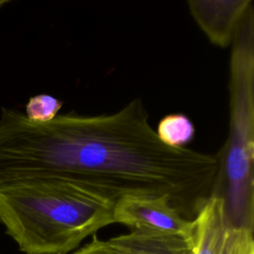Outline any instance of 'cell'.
<instances>
[{"label":"cell","instance_id":"8992f818","mask_svg":"<svg viewBox=\"0 0 254 254\" xmlns=\"http://www.w3.org/2000/svg\"><path fill=\"white\" fill-rule=\"evenodd\" d=\"M190 13L208 41L219 48L231 46L251 0H190Z\"/></svg>","mask_w":254,"mask_h":254},{"label":"cell","instance_id":"5b68a950","mask_svg":"<svg viewBox=\"0 0 254 254\" xmlns=\"http://www.w3.org/2000/svg\"><path fill=\"white\" fill-rule=\"evenodd\" d=\"M113 220L131 229L144 228L192 235L194 221L185 218L167 195L125 194L117 198Z\"/></svg>","mask_w":254,"mask_h":254},{"label":"cell","instance_id":"8fae6325","mask_svg":"<svg viewBox=\"0 0 254 254\" xmlns=\"http://www.w3.org/2000/svg\"><path fill=\"white\" fill-rule=\"evenodd\" d=\"M4 3H5V1H4V2H3V1H0V5H3Z\"/></svg>","mask_w":254,"mask_h":254},{"label":"cell","instance_id":"3957f363","mask_svg":"<svg viewBox=\"0 0 254 254\" xmlns=\"http://www.w3.org/2000/svg\"><path fill=\"white\" fill-rule=\"evenodd\" d=\"M229 131L219 150L220 169L212 194L222 198L236 228L254 226V8L246 12L231 44Z\"/></svg>","mask_w":254,"mask_h":254},{"label":"cell","instance_id":"6da1fadb","mask_svg":"<svg viewBox=\"0 0 254 254\" xmlns=\"http://www.w3.org/2000/svg\"><path fill=\"white\" fill-rule=\"evenodd\" d=\"M219 151L206 154L163 144L141 98L101 115L58 114L46 123L2 108L0 183L25 178H64L117 200L125 194L167 195L192 220L212 195Z\"/></svg>","mask_w":254,"mask_h":254},{"label":"cell","instance_id":"7a4b0ae2","mask_svg":"<svg viewBox=\"0 0 254 254\" xmlns=\"http://www.w3.org/2000/svg\"><path fill=\"white\" fill-rule=\"evenodd\" d=\"M108 194L57 177L0 183V223L25 254H67L114 223Z\"/></svg>","mask_w":254,"mask_h":254},{"label":"cell","instance_id":"277c9868","mask_svg":"<svg viewBox=\"0 0 254 254\" xmlns=\"http://www.w3.org/2000/svg\"><path fill=\"white\" fill-rule=\"evenodd\" d=\"M193 221V254H254L253 231L231 225L218 195L208 197Z\"/></svg>","mask_w":254,"mask_h":254},{"label":"cell","instance_id":"52a82bcc","mask_svg":"<svg viewBox=\"0 0 254 254\" xmlns=\"http://www.w3.org/2000/svg\"><path fill=\"white\" fill-rule=\"evenodd\" d=\"M107 243L121 254H193L194 233L184 235L152 229H131Z\"/></svg>","mask_w":254,"mask_h":254},{"label":"cell","instance_id":"ba28073f","mask_svg":"<svg viewBox=\"0 0 254 254\" xmlns=\"http://www.w3.org/2000/svg\"><path fill=\"white\" fill-rule=\"evenodd\" d=\"M194 125L184 113H173L164 116L157 127L159 140L172 148H186L194 138Z\"/></svg>","mask_w":254,"mask_h":254},{"label":"cell","instance_id":"30bf717a","mask_svg":"<svg viewBox=\"0 0 254 254\" xmlns=\"http://www.w3.org/2000/svg\"><path fill=\"white\" fill-rule=\"evenodd\" d=\"M72 254H121L113 247H111L107 241L100 240L97 236L93 235L92 240L85 244L79 250L75 251Z\"/></svg>","mask_w":254,"mask_h":254},{"label":"cell","instance_id":"9c48e42d","mask_svg":"<svg viewBox=\"0 0 254 254\" xmlns=\"http://www.w3.org/2000/svg\"><path fill=\"white\" fill-rule=\"evenodd\" d=\"M63 101L50 94H37L28 100L25 116L35 123H46L53 120L63 106Z\"/></svg>","mask_w":254,"mask_h":254}]
</instances>
